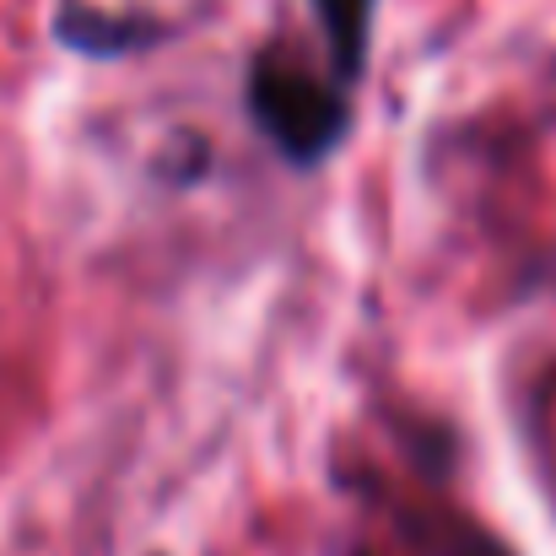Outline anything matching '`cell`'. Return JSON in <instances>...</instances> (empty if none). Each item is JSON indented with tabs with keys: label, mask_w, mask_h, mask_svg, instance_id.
I'll use <instances>...</instances> for the list:
<instances>
[{
	"label": "cell",
	"mask_w": 556,
	"mask_h": 556,
	"mask_svg": "<svg viewBox=\"0 0 556 556\" xmlns=\"http://www.w3.org/2000/svg\"><path fill=\"white\" fill-rule=\"evenodd\" d=\"M54 38L76 54H98V60H114V54H136L147 43L163 38V22H147V16H114V11H98V5H65L54 16Z\"/></svg>",
	"instance_id": "obj_2"
},
{
	"label": "cell",
	"mask_w": 556,
	"mask_h": 556,
	"mask_svg": "<svg viewBox=\"0 0 556 556\" xmlns=\"http://www.w3.org/2000/svg\"><path fill=\"white\" fill-rule=\"evenodd\" d=\"M325 43H330V81L357 87L368 71V38H372V11L378 0H314Z\"/></svg>",
	"instance_id": "obj_3"
},
{
	"label": "cell",
	"mask_w": 556,
	"mask_h": 556,
	"mask_svg": "<svg viewBox=\"0 0 556 556\" xmlns=\"http://www.w3.org/2000/svg\"><path fill=\"white\" fill-rule=\"evenodd\" d=\"M249 114L292 168L325 163L352 130L346 87L319 81L298 60V49H287V43H270V49L254 54V65H249Z\"/></svg>",
	"instance_id": "obj_1"
}]
</instances>
